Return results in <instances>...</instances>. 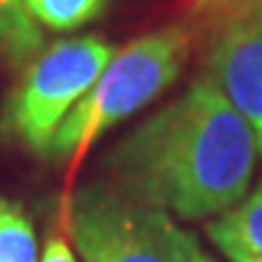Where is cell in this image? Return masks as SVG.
Wrapping results in <instances>:
<instances>
[{
  "instance_id": "5",
  "label": "cell",
  "mask_w": 262,
  "mask_h": 262,
  "mask_svg": "<svg viewBox=\"0 0 262 262\" xmlns=\"http://www.w3.org/2000/svg\"><path fill=\"white\" fill-rule=\"evenodd\" d=\"M206 8V75L262 147V0H209Z\"/></svg>"
},
{
  "instance_id": "3",
  "label": "cell",
  "mask_w": 262,
  "mask_h": 262,
  "mask_svg": "<svg viewBox=\"0 0 262 262\" xmlns=\"http://www.w3.org/2000/svg\"><path fill=\"white\" fill-rule=\"evenodd\" d=\"M115 46L99 35L51 43L27 64L6 102V128L30 150L46 156L56 128L97 83Z\"/></svg>"
},
{
  "instance_id": "4",
  "label": "cell",
  "mask_w": 262,
  "mask_h": 262,
  "mask_svg": "<svg viewBox=\"0 0 262 262\" xmlns=\"http://www.w3.org/2000/svg\"><path fill=\"white\" fill-rule=\"evenodd\" d=\"M70 233L83 262H182V228L171 214L118 187H80L70 204Z\"/></svg>"
},
{
  "instance_id": "6",
  "label": "cell",
  "mask_w": 262,
  "mask_h": 262,
  "mask_svg": "<svg viewBox=\"0 0 262 262\" xmlns=\"http://www.w3.org/2000/svg\"><path fill=\"white\" fill-rule=\"evenodd\" d=\"M209 241L230 262H262V182L214 222H209Z\"/></svg>"
},
{
  "instance_id": "12",
  "label": "cell",
  "mask_w": 262,
  "mask_h": 262,
  "mask_svg": "<svg viewBox=\"0 0 262 262\" xmlns=\"http://www.w3.org/2000/svg\"><path fill=\"white\" fill-rule=\"evenodd\" d=\"M198 3H201V6H206V3H209V0H198Z\"/></svg>"
},
{
  "instance_id": "9",
  "label": "cell",
  "mask_w": 262,
  "mask_h": 262,
  "mask_svg": "<svg viewBox=\"0 0 262 262\" xmlns=\"http://www.w3.org/2000/svg\"><path fill=\"white\" fill-rule=\"evenodd\" d=\"M104 3L107 0H25L30 16L54 32H70L89 25Z\"/></svg>"
},
{
  "instance_id": "2",
  "label": "cell",
  "mask_w": 262,
  "mask_h": 262,
  "mask_svg": "<svg viewBox=\"0 0 262 262\" xmlns=\"http://www.w3.org/2000/svg\"><path fill=\"white\" fill-rule=\"evenodd\" d=\"M190 30L169 25L115 51L97 83L56 128L46 156L54 161L78 158L91 147L94 139L161 97L180 78L190 56Z\"/></svg>"
},
{
  "instance_id": "7",
  "label": "cell",
  "mask_w": 262,
  "mask_h": 262,
  "mask_svg": "<svg viewBox=\"0 0 262 262\" xmlns=\"http://www.w3.org/2000/svg\"><path fill=\"white\" fill-rule=\"evenodd\" d=\"M40 43V25L30 16L25 0H0V56L21 64L38 56Z\"/></svg>"
},
{
  "instance_id": "1",
  "label": "cell",
  "mask_w": 262,
  "mask_h": 262,
  "mask_svg": "<svg viewBox=\"0 0 262 262\" xmlns=\"http://www.w3.org/2000/svg\"><path fill=\"white\" fill-rule=\"evenodd\" d=\"M262 158L252 123L209 75L145 118L107 156V171L128 198L204 220L246 198Z\"/></svg>"
},
{
  "instance_id": "10",
  "label": "cell",
  "mask_w": 262,
  "mask_h": 262,
  "mask_svg": "<svg viewBox=\"0 0 262 262\" xmlns=\"http://www.w3.org/2000/svg\"><path fill=\"white\" fill-rule=\"evenodd\" d=\"M38 262H75V254L62 233H49Z\"/></svg>"
},
{
  "instance_id": "8",
  "label": "cell",
  "mask_w": 262,
  "mask_h": 262,
  "mask_svg": "<svg viewBox=\"0 0 262 262\" xmlns=\"http://www.w3.org/2000/svg\"><path fill=\"white\" fill-rule=\"evenodd\" d=\"M0 262H38V241L19 204L0 198Z\"/></svg>"
},
{
  "instance_id": "11",
  "label": "cell",
  "mask_w": 262,
  "mask_h": 262,
  "mask_svg": "<svg viewBox=\"0 0 262 262\" xmlns=\"http://www.w3.org/2000/svg\"><path fill=\"white\" fill-rule=\"evenodd\" d=\"M182 262H217L209 252H204L193 233L182 230Z\"/></svg>"
}]
</instances>
